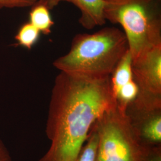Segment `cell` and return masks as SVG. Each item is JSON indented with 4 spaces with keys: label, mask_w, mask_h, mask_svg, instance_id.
<instances>
[{
    "label": "cell",
    "mask_w": 161,
    "mask_h": 161,
    "mask_svg": "<svg viewBox=\"0 0 161 161\" xmlns=\"http://www.w3.org/2000/svg\"><path fill=\"white\" fill-rule=\"evenodd\" d=\"M116 105L110 76L92 78L60 72L47 120L51 144L38 161H75L94 122Z\"/></svg>",
    "instance_id": "6da1fadb"
},
{
    "label": "cell",
    "mask_w": 161,
    "mask_h": 161,
    "mask_svg": "<svg viewBox=\"0 0 161 161\" xmlns=\"http://www.w3.org/2000/svg\"><path fill=\"white\" fill-rule=\"evenodd\" d=\"M128 50L124 32L106 27L93 34L75 35L69 52L53 64L60 72L71 75L103 78L112 75Z\"/></svg>",
    "instance_id": "7a4b0ae2"
},
{
    "label": "cell",
    "mask_w": 161,
    "mask_h": 161,
    "mask_svg": "<svg viewBox=\"0 0 161 161\" xmlns=\"http://www.w3.org/2000/svg\"><path fill=\"white\" fill-rule=\"evenodd\" d=\"M104 17L122 27L132 60L161 44L159 0H104Z\"/></svg>",
    "instance_id": "3957f363"
},
{
    "label": "cell",
    "mask_w": 161,
    "mask_h": 161,
    "mask_svg": "<svg viewBox=\"0 0 161 161\" xmlns=\"http://www.w3.org/2000/svg\"><path fill=\"white\" fill-rule=\"evenodd\" d=\"M98 134L96 161H144L140 144L125 112L116 105L106 111L94 124Z\"/></svg>",
    "instance_id": "277c9868"
},
{
    "label": "cell",
    "mask_w": 161,
    "mask_h": 161,
    "mask_svg": "<svg viewBox=\"0 0 161 161\" xmlns=\"http://www.w3.org/2000/svg\"><path fill=\"white\" fill-rule=\"evenodd\" d=\"M133 80L138 87L136 99L161 103V44L132 60Z\"/></svg>",
    "instance_id": "5b68a950"
},
{
    "label": "cell",
    "mask_w": 161,
    "mask_h": 161,
    "mask_svg": "<svg viewBox=\"0 0 161 161\" xmlns=\"http://www.w3.org/2000/svg\"><path fill=\"white\" fill-rule=\"evenodd\" d=\"M125 114L140 144L161 146V104L134 100L127 106Z\"/></svg>",
    "instance_id": "8992f818"
},
{
    "label": "cell",
    "mask_w": 161,
    "mask_h": 161,
    "mask_svg": "<svg viewBox=\"0 0 161 161\" xmlns=\"http://www.w3.org/2000/svg\"><path fill=\"white\" fill-rule=\"evenodd\" d=\"M62 2L70 3L79 9V23L86 29H94L106 22L104 17V0H38L36 3L52 10Z\"/></svg>",
    "instance_id": "52a82bcc"
},
{
    "label": "cell",
    "mask_w": 161,
    "mask_h": 161,
    "mask_svg": "<svg viewBox=\"0 0 161 161\" xmlns=\"http://www.w3.org/2000/svg\"><path fill=\"white\" fill-rule=\"evenodd\" d=\"M132 64V56L128 50L110 76V84L114 97L122 86L133 80Z\"/></svg>",
    "instance_id": "ba28073f"
},
{
    "label": "cell",
    "mask_w": 161,
    "mask_h": 161,
    "mask_svg": "<svg viewBox=\"0 0 161 161\" xmlns=\"http://www.w3.org/2000/svg\"><path fill=\"white\" fill-rule=\"evenodd\" d=\"M50 10L46 6L36 3L31 7L29 13V22L40 31L48 35L52 32L54 22L52 19Z\"/></svg>",
    "instance_id": "9c48e42d"
},
{
    "label": "cell",
    "mask_w": 161,
    "mask_h": 161,
    "mask_svg": "<svg viewBox=\"0 0 161 161\" xmlns=\"http://www.w3.org/2000/svg\"><path fill=\"white\" fill-rule=\"evenodd\" d=\"M40 31L29 21L22 24L14 36L16 45L31 50L40 38Z\"/></svg>",
    "instance_id": "30bf717a"
},
{
    "label": "cell",
    "mask_w": 161,
    "mask_h": 161,
    "mask_svg": "<svg viewBox=\"0 0 161 161\" xmlns=\"http://www.w3.org/2000/svg\"><path fill=\"white\" fill-rule=\"evenodd\" d=\"M98 146V134L92 125L85 143L75 161H96Z\"/></svg>",
    "instance_id": "8fae6325"
},
{
    "label": "cell",
    "mask_w": 161,
    "mask_h": 161,
    "mask_svg": "<svg viewBox=\"0 0 161 161\" xmlns=\"http://www.w3.org/2000/svg\"><path fill=\"white\" fill-rule=\"evenodd\" d=\"M38 0H0V10L31 7Z\"/></svg>",
    "instance_id": "7c38bea8"
},
{
    "label": "cell",
    "mask_w": 161,
    "mask_h": 161,
    "mask_svg": "<svg viewBox=\"0 0 161 161\" xmlns=\"http://www.w3.org/2000/svg\"><path fill=\"white\" fill-rule=\"evenodd\" d=\"M143 147L144 161H161V146Z\"/></svg>",
    "instance_id": "4fadbf2b"
},
{
    "label": "cell",
    "mask_w": 161,
    "mask_h": 161,
    "mask_svg": "<svg viewBox=\"0 0 161 161\" xmlns=\"http://www.w3.org/2000/svg\"><path fill=\"white\" fill-rule=\"evenodd\" d=\"M0 161H12L10 152L0 139Z\"/></svg>",
    "instance_id": "5bb4252c"
}]
</instances>
